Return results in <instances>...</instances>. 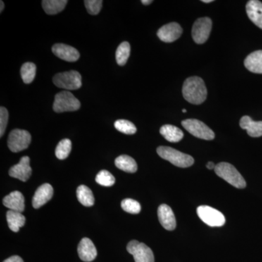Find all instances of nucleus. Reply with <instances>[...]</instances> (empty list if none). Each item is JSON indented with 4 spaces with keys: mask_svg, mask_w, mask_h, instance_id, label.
<instances>
[{
    "mask_svg": "<svg viewBox=\"0 0 262 262\" xmlns=\"http://www.w3.org/2000/svg\"><path fill=\"white\" fill-rule=\"evenodd\" d=\"M183 127L192 135L204 140H213L215 138L213 131L204 122L196 119H187L182 122Z\"/></svg>",
    "mask_w": 262,
    "mask_h": 262,
    "instance_id": "6",
    "label": "nucleus"
},
{
    "mask_svg": "<svg viewBox=\"0 0 262 262\" xmlns=\"http://www.w3.org/2000/svg\"><path fill=\"white\" fill-rule=\"evenodd\" d=\"M3 262H24L23 259L18 256H13L11 257L7 258Z\"/></svg>",
    "mask_w": 262,
    "mask_h": 262,
    "instance_id": "34",
    "label": "nucleus"
},
{
    "mask_svg": "<svg viewBox=\"0 0 262 262\" xmlns=\"http://www.w3.org/2000/svg\"><path fill=\"white\" fill-rule=\"evenodd\" d=\"M160 223L167 230L172 231L177 227V221L171 208L168 205L160 206L158 211Z\"/></svg>",
    "mask_w": 262,
    "mask_h": 262,
    "instance_id": "15",
    "label": "nucleus"
},
{
    "mask_svg": "<svg viewBox=\"0 0 262 262\" xmlns=\"http://www.w3.org/2000/svg\"><path fill=\"white\" fill-rule=\"evenodd\" d=\"M212 20L208 17L198 19L193 25L192 35L196 44H203L208 40L211 32Z\"/></svg>",
    "mask_w": 262,
    "mask_h": 262,
    "instance_id": "10",
    "label": "nucleus"
},
{
    "mask_svg": "<svg viewBox=\"0 0 262 262\" xmlns=\"http://www.w3.org/2000/svg\"><path fill=\"white\" fill-rule=\"evenodd\" d=\"M77 196L81 204L85 207H91L94 205L95 199L92 191L84 185L77 188Z\"/></svg>",
    "mask_w": 262,
    "mask_h": 262,
    "instance_id": "25",
    "label": "nucleus"
},
{
    "mask_svg": "<svg viewBox=\"0 0 262 262\" xmlns=\"http://www.w3.org/2000/svg\"><path fill=\"white\" fill-rule=\"evenodd\" d=\"M77 251L80 259L83 261H93L97 256V250L96 246H94L92 241L87 237H84L80 241Z\"/></svg>",
    "mask_w": 262,
    "mask_h": 262,
    "instance_id": "16",
    "label": "nucleus"
},
{
    "mask_svg": "<svg viewBox=\"0 0 262 262\" xmlns=\"http://www.w3.org/2000/svg\"><path fill=\"white\" fill-rule=\"evenodd\" d=\"M36 70H37V67L34 63L31 62L24 63L20 70V75L24 83L30 84L34 81L36 76Z\"/></svg>",
    "mask_w": 262,
    "mask_h": 262,
    "instance_id": "26",
    "label": "nucleus"
},
{
    "mask_svg": "<svg viewBox=\"0 0 262 262\" xmlns=\"http://www.w3.org/2000/svg\"><path fill=\"white\" fill-rule=\"evenodd\" d=\"M53 83L60 89L73 91L80 89L82 86V77L77 71L62 72L55 75Z\"/></svg>",
    "mask_w": 262,
    "mask_h": 262,
    "instance_id": "5",
    "label": "nucleus"
},
{
    "mask_svg": "<svg viewBox=\"0 0 262 262\" xmlns=\"http://www.w3.org/2000/svg\"><path fill=\"white\" fill-rule=\"evenodd\" d=\"M157 152L160 158L179 168H188L194 164V158L192 156L169 146H160L157 149Z\"/></svg>",
    "mask_w": 262,
    "mask_h": 262,
    "instance_id": "2",
    "label": "nucleus"
},
{
    "mask_svg": "<svg viewBox=\"0 0 262 262\" xmlns=\"http://www.w3.org/2000/svg\"><path fill=\"white\" fill-rule=\"evenodd\" d=\"M182 28L179 24L173 22L163 26L158 30V36L164 42H173L182 34Z\"/></svg>",
    "mask_w": 262,
    "mask_h": 262,
    "instance_id": "12",
    "label": "nucleus"
},
{
    "mask_svg": "<svg viewBox=\"0 0 262 262\" xmlns=\"http://www.w3.org/2000/svg\"><path fill=\"white\" fill-rule=\"evenodd\" d=\"M86 9L91 15H96L99 13L102 8L103 1L101 0H85L84 2Z\"/></svg>",
    "mask_w": 262,
    "mask_h": 262,
    "instance_id": "32",
    "label": "nucleus"
},
{
    "mask_svg": "<svg viewBox=\"0 0 262 262\" xmlns=\"http://www.w3.org/2000/svg\"><path fill=\"white\" fill-rule=\"evenodd\" d=\"M215 165L214 163H213V162H209V163H208L207 164V168L210 169V170H212V169H215Z\"/></svg>",
    "mask_w": 262,
    "mask_h": 262,
    "instance_id": "35",
    "label": "nucleus"
},
{
    "mask_svg": "<svg viewBox=\"0 0 262 262\" xmlns=\"http://www.w3.org/2000/svg\"><path fill=\"white\" fill-rule=\"evenodd\" d=\"M115 165L117 168L127 172V173H134L137 171V163L134 158L128 155H121L115 160Z\"/></svg>",
    "mask_w": 262,
    "mask_h": 262,
    "instance_id": "22",
    "label": "nucleus"
},
{
    "mask_svg": "<svg viewBox=\"0 0 262 262\" xmlns=\"http://www.w3.org/2000/svg\"><path fill=\"white\" fill-rule=\"evenodd\" d=\"M115 127L117 130L122 133V134H127V135H132L136 134V127L133 122L126 120H118L115 122Z\"/></svg>",
    "mask_w": 262,
    "mask_h": 262,
    "instance_id": "29",
    "label": "nucleus"
},
{
    "mask_svg": "<svg viewBox=\"0 0 262 262\" xmlns=\"http://www.w3.org/2000/svg\"><path fill=\"white\" fill-rule=\"evenodd\" d=\"M130 46L127 42H122L116 51V60L117 64L124 66L127 63L130 56Z\"/></svg>",
    "mask_w": 262,
    "mask_h": 262,
    "instance_id": "27",
    "label": "nucleus"
},
{
    "mask_svg": "<svg viewBox=\"0 0 262 262\" xmlns=\"http://www.w3.org/2000/svg\"><path fill=\"white\" fill-rule=\"evenodd\" d=\"M7 222L8 227L13 232H18L20 227L26 223L25 216L20 212L8 211L7 212Z\"/></svg>",
    "mask_w": 262,
    "mask_h": 262,
    "instance_id": "23",
    "label": "nucleus"
},
{
    "mask_svg": "<svg viewBox=\"0 0 262 262\" xmlns=\"http://www.w3.org/2000/svg\"><path fill=\"white\" fill-rule=\"evenodd\" d=\"M80 102L70 91H62L55 96L53 110L57 113L80 110Z\"/></svg>",
    "mask_w": 262,
    "mask_h": 262,
    "instance_id": "4",
    "label": "nucleus"
},
{
    "mask_svg": "<svg viewBox=\"0 0 262 262\" xmlns=\"http://www.w3.org/2000/svg\"><path fill=\"white\" fill-rule=\"evenodd\" d=\"M55 56L65 61L75 62L80 58V55L76 48L65 44H56L52 48Z\"/></svg>",
    "mask_w": 262,
    "mask_h": 262,
    "instance_id": "13",
    "label": "nucleus"
},
{
    "mask_svg": "<svg viewBox=\"0 0 262 262\" xmlns=\"http://www.w3.org/2000/svg\"><path fill=\"white\" fill-rule=\"evenodd\" d=\"M121 207L124 211L127 213H132V214H137V213H140L141 209V205L139 204V202L130 199V198L123 200L121 203Z\"/></svg>",
    "mask_w": 262,
    "mask_h": 262,
    "instance_id": "31",
    "label": "nucleus"
},
{
    "mask_svg": "<svg viewBox=\"0 0 262 262\" xmlns=\"http://www.w3.org/2000/svg\"><path fill=\"white\" fill-rule=\"evenodd\" d=\"M72 150V141L68 139H63L58 143L56 148V156L59 160H65L68 158Z\"/></svg>",
    "mask_w": 262,
    "mask_h": 262,
    "instance_id": "28",
    "label": "nucleus"
},
{
    "mask_svg": "<svg viewBox=\"0 0 262 262\" xmlns=\"http://www.w3.org/2000/svg\"><path fill=\"white\" fill-rule=\"evenodd\" d=\"M160 134L169 142L177 143L184 137V133L179 127L172 125H165L160 130Z\"/></svg>",
    "mask_w": 262,
    "mask_h": 262,
    "instance_id": "21",
    "label": "nucleus"
},
{
    "mask_svg": "<svg viewBox=\"0 0 262 262\" xmlns=\"http://www.w3.org/2000/svg\"><path fill=\"white\" fill-rule=\"evenodd\" d=\"M196 213L200 219L210 227H222L225 224V215L212 207L199 206L196 209Z\"/></svg>",
    "mask_w": 262,
    "mask_h": 262,
    "instance_id": "8",
    "label": "nucleus"
},
{
    "mask_svg": "<svg viewBox=\"0 0 262 262\" xmlns=\"http://www.w3.org/2000/svg\"><path fill=\"white\" fill-rule=\"evenodd\" d=\"M203 3H213V0H203Z\"/></svg>",
    "mask_w": 262,
    "mask_h": 262,
    "instance_id": "38",
    "label": "nucleus"
},
{
    "mask_svg": "<svg viewBox=\"0 0 262 262\" xmlns=\"http://www.w3.org/2000/svg\"><path fill=\"white\" fill-rule=\"evenodd\" d=\"M9 114L7 108L1 106L0 108V136L3 137L8 125Z\"/></svg>",
    "mask_w": 262,
    "mask_h": 262,
    "instance_id": "33",
    "label": "nucleus"
},
{
    "mask_svg": "<svg viewBox=\"0 0 262 262\" xmlns=\"http://www.w3.org/2000/svg\"><path fill=\"white\" fill-rule=\"evenodd\" d=\"M182 94L185 100L192 104H201L207 98V89L201 77H189L183 84Z\"/></svg>",
    "mask_w": 262,
    "mask_h": 262,
    "instance_id": "1",
    "label": "nucleus"
},
{
    "mask_svg": "<svg viewBox=\"0 0 262 262\" xmlns=\"http://www.w3.org/2000/svg\"><path fill=\"white\" fill-rule=\"evenodd\" d=\"M96 182L103 187H112L115 184V178L107 170H101L96 177Z\"/></svg>",
    "mask_w": 262,
    "mask_h": 262,
    "instance_id": "30",
    "label": "nucleus"
},
{
    "mask_svg": "<svg viewBox=\"0 0 262 262\" xmlns=\"http://www.w3.org/2000/svg\"><path fill=\"white\" fill-rule=\"evenodd\" d=\"M32 141V136L28 131L15 129L10 133L8 146L10 151L18 152L27 149Z\"/></svg>",
    "mask_w": 262,
    "mask_h": 262,
    "instance_id": "7",
    "label": "nucleus"
},
{
    "mask_svg": "<svg viewBox=\"0 0 262 262\" xmlns=\"http://www.w3.org/2000/svg\"><path fill=\"white\" fill-rule=\"evenodd\" d=\"M246 12L250 20L262 29V3L257 0H251L246 5Z\"/></svg>",
    "mask_w": 262,
    "mask_h": 262,
    "instance_id": "18",
    "label": "nucleus"
},
{
    "mask_svg": "<svg viewBox=\"0 0 262 262\" xmlns=\"http://www.w3.org/2000/svg\"><path fill=\"white\" fill-rule=\"evenodd\" d=\"M53 189L51 184H44L38 188L32 199V206L35 209L40 208L51 200Z\"/></svg>",
    "mask_w": 262,
    "mask_h": 262,
    "instance_id": "14",
    "label": "nucleus"
},
{
    "mask_svg": "<svg viewBox=\"0 0 262 262\" xmlns=\"http://www.w3.org/2000/svg\"><path fill=\"white\" fill-rule=\"evenodd\" d=\"M239 125L241 128L247 130L251 137H260L262 136V121H253L249 116H244L241 119Z\"/></svg>",
    "mask_w": 262,
    "mask_h": 262,
    "instance_id": "19",
    "label": "nucleus"
},
{
    "mask_svg": "<svg viewBox=\"0 0 262 262\" xmlns=\"http://www.w3.org/2000/svg\"><path fill=\"white\" fill-rule=\"evenodd\" d=\"M67 0H43L42 8L48 15H56L64 9Z\"/></svg>",
    "mask_w": 262,
    "mask_h": 262,
    "instance_id": "24",
    "label": "nucleus"
},
{
    "mask_svg": "<svg viewBox=\"0 0 262 262\" xmlns=\"http://www.w3.org/2000/svg\"><path fill=\"white\" fill-rule=\"evenodd\" d=\"M32 170L30 166L29 157L24 156L17 165H13L9 170V175L13 178L18 179L21 182H27L32 175Z\"/></svg>",
    "mask_w": 262,
    "mask_h": 262,
    "instance_id": "11",
    "label": "nucleus"
},
{
    "mask_svg": "<svg viewBox=\"0 0 262 262\" xmlns=\"http://www.w3.org/2000/svg\"><path fill=\"white\" fill-rule=\"evenodd\" d=\"M0 5H1V8H0V12H3V10H4L5 8V4L4 3H3V1L0 2Z\"/></svg>",
    "mask_w": 262,
    "mask_h": 262,
    "instance_id": "37",
    "label": "nucleus"
},
{
    "mask_svg": "<svg viewBox=\"0 0 262 262\" xmlns=\"http://www.w3.org/2000/svg\"><path fill=\"white\" fill-rule=\"evenodd\" d=\"M215 173L223 179L229 184L238 189H244L246 187V182L244 177L239 173L233 165L228 163H220L215 167Z\"/></svg>",
    "mask_w": 262,
    "mask_h": 262,
    "instance_id": "3",
    "label": "nucleus"
},
{
    "mask_svg": "<svg viewBox=\"0 0 262 262\" xmlns=\"http://www.w3.org/2000/svg\"><path fill=\"white\" fill-rule=\"evenodd\" d=\"M3 205L9 208L10 211L22 213L25 209V200L21 192L14 191L3 199Z\"/></svg>",
    "mask_w": 262,
    "mask_h": 262,
    "instance_id": "17",
    "label": "nucleus"
},
{
    "mask_svg": "<svg viewBox=\"0 0 262 262\" xmlns=\"http://www.w3.org/2000/svg\"><path fill=\"white\" fill-rule=\"evenodd\" d=\"M182 112H183V113H187V110H182Z\"/></svg>",
    "mask_w": 262,
    "mask_h": 262,
    "instance_id": "39",
    "label": "nucleus"
},
{
    "mask_svg": "<svg viewBox=\"0 0 262 262\" xmlns=\"http://www.w3.org/2000/svg\"><path fill=\"white\" fill-rule=\"evenodd\" d=\"M141 3H142L143 5H149L151 4V3H152V1H151V0H142Z\"/></svg>",
    "mask_w": 262,
    "mask_h": 262,
    "instance_id": "36",
    "label": "nucleus"
},
{
    "mask_svg": "<svg viewBox=\"0 0 262 262\" xmlns=\"http://www.w3.org/2000/svg\"><path fill=\"white\" fill-rule=\"evenodd\" d=\"M245 67L253 73L262 74V51L253 52L246 57Z\"/></svg>",
    "mask_w": 262,
    "mask_h": 262,
    "instance_id": "20",
    "label": "nucleus"
},
{
    "mask_svg": "<svg viewBox=\"0 0 262 262\" xmlns=\"http://www.w3.org/2000/svg\"><path fill=\"white\" fill-rule=\"evenodd\" d=\"M127 252L134 256L135 262H155L154 253L146 245L131 241L127 246Z\"/></svg>",
    "mask_w": 262,
    "mask_h": 262,
    "instance_id": "9",
    "label": "nucleus"
}]
</instances>
